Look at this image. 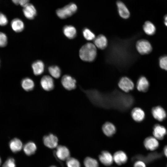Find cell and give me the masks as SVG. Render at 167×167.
Masks as SVG:
<instances>
[{
	"mask_svg": "<svg viewBox=\"0 0 167 167\" xmlns=\"http://www.w3.org/2000/svg\"><path fill=\"white\" fill-rule=\"evenodd\" d=\"M119 14L122 18L125 19L128 18L130 15V13L128 8L124 4L120 1L116 2Z\"/></svg>",
	"mask_w": 167,
	"mask_h": 167,
	"instance_id": "17",
	"label": "cell"
},
{
	"mask_svg": "<svg viewBox=\"0 0 167 167\" xmlns=\"http://www.w3.org/2000/svg\"><path fill=\"white\" fill-rule=\"evenodd\" d=\"M143 144L147 149L152 151L156 150L159 146L158 140L152 136L146 138L144 140Z\"/></svg>",
	"mask_w": 167,
	"mask_h": 167,
	"instance_id": "14",
	"label": "cell"
},
{
	"mask_svg": "<svg viewBox=\"0 0 167 167\" xmlns=\"http://www.w3.org/2000/svg\"><path fill=\"white\" fill-rule=\"evenodd\" d=\"M164 19L165 25L167 27V14L164 16Z\"/></svg>",
	"mask_w": 167,
	"mask_h": 167,
	"instance_id": "39",
	"label": "cell"
},
{
	"mask_svg": "<svg viewBox=\"0 0 167 167\" xmlns=\"http://www.w3.org/2000/svg\"><path fill=\"white\" fill-rule=\"evenodd\" d=\"M61 82L63 87L68 90L74 89L76 87V80L69 75H63L62 78Z\"/></svg>",
	"mask_w": 167,
	"mask_h": 167,
	"instance_id": "5",
	"label": "cell"
},
{
	"mask_svg": "<svg viewBox=\"0 0 167 167\" xmlns=\"http://www.w3.org/2000/svg\"><path fill=\"white\" fill-rule=\"evenodd\" d=\"M152 133L154 137L156 139L161 140L163 139L167 134V131L164 126L156 124L153 127Z\"/></svg>",
	"mask_w": 167,
	"mask_h": 167,
	"instance_id": "12",
	"label": "cell"
},
{
	"mask_svg": "<svg viewBox=\"0 0 167 167\" xmlns=\"http://www.w3.org/2000/svg\"><path fill=\"white\" fill-rule=\"evenodd\" d=\"M94 45L98 48L104 49L107 46L108 41L106 37L102 34L98 35L94 39Z\"/></svg>",
	"mask_w": 167,
	"mask_h": 167,
	"instance_id": "18",
	"label": "cell"
},
{
	"mask_svg": "<svg viewBox=\"0 0 167 167\" xmlns=\"http://www.w3.org/2000/svg\"><path fill=\"white\" fill-rule=\"evenodd\" d=\"M136 48L141 54L145 55L150 53L152 50V47L150 42L145 39H140L136 43Z\"/></svg>",
	"mask_w": 167,
	"mask_h": 167,
	"instance_id": "3",
	"label": "cell"
},
{
	"mask_svg": "<svg viewBox=\"0 0 167 167\" xmlns=\"http://www.w3.org/2000/svg\"><path fill=\"white\" fill-rule=\"evenodd\" d=\"M85 167H98L99 163L96 159L90 157H86L84 161Z\"/></svg>",
	"mask_w": 167,
	"mask_h": 167,
	"instance_id": "29",
	"label": "cell"
},
{
	"mask_svg": "<svg viewBox=\"0 0 167 167\" xmlns=\"http://www.w3.org/2000/svg\"><path fill=\"white\" fill-rule=\"evenodd\" d=\"M77 10L76 5L71 3L62 8L57 9L56 13L59 18L64 19L72 15L76 12Z\"/></svg>",
	"mask_w": 167,
	"mask_h": 167,
	"instance_id": "2",
	"label": "cell"
},
{
	"mask_svg": "<svg viewBox=\"0 0 167 167\" xmlns=\"http://www.w3.org/2000/svg\"><path fill=\"white\" fill-rule=\"evenodd\" d=\"M135 161L133 167H146V163L143 161L139 160Z\"/></svg>",
	"mask_w": 167,
	"mask_h": 167,
	"instance_id": "37",
	"label": "cell"
},
{
	"mask_svg": "<svg viewBox=\"0 0 167 167\" xmlns=\"http://www.w3.org/2000/svg\"><path fill=\"white\" fill-rule=\"evenodd\" d=\"M49 167H57L54 165H52L50 166Z\"/></svg>",
	"mask_w": 167,
	"mask_h": 167,
	"instance_id": "40",
	"label": "cell"
},
{
	"mask_svg": "<svg viewBox=\"0 0 167 167\" xmlns=\"http://www.w3.org/2000/svg\"><path fill=\"white\" fill-rule=\"evenodd\" d=\"M15 4L24 7L29 3V0H11Z\"/></svg>",
	"mask_w": 167,
	"mask_h": 167,
	"instance_id": "36",
	"label": "cell"
},
{
	"mask_svg": "<svg viewBox=\"0 0 167 167\" xmlns=\"http://www.w3.org/2000/svg\"><path fill=\"white\" fill-rule=\"evenodd\" d=\"M159 65L162 69L167 71V55L161 56L159 59Z\"/></svg>",
	"mask_w": 167,
	"mask_h": 167,
	"instance_id": "32",
	"label": "cell"
},
{
	"mask_svg": "<svg viewBox=\"0 0 167 167\" xmlns=\"http://www.w3.org/2000/svg\"><path fill=\"white\" fill-rule=\"evenodd\" d=\"M2 167H16L14 159L12 157L8 158L3 164Z\"/></svg>",
	"mask_w": 167,
	"mask_h": 167,
	"instance_id": "34",
	"label": "cell"
},
{
	"mask_svg": "<svg viewBox=\"0 0 167 167\" xmlns=\"http://www.w3.org/2000/svg\"></svg>",
	"mask_w": 167,
	"mask_h": 167,
	"instance_id": "42",
	"label": "cell"
},
{
	"mask_svg": "<svg viewBox=\"0 0 167 167\" xmlns=\"http://www.w3.org/2000/svg\"><path fill=\"white\" fill-rule=\"evenodd\" d=\"M7 43V38L6 34L3 32H0V47L6 46Z\"/></svg>",
	"mask_w": 167,
	"mask_h": 167,
	"instance_id": "33",
	"label": "cell"
},
{
	"mask_svg": "<svg viewBox=\"0 0 167 167\" xmlns=\"http://www.w3.org/2000/svg\"><path fill=\"white\" fill-rule=\"evenodd\" d=\"M162 156L161 154L153 152L148 154L147 156L138 154L134 156L132 158V160L135 161L137 160H141L145 163H149L154 160L160 158Z\"/></svg>",
	"mask_w": 167,
	"mask_h": 167,
	"instance_id": "4",
	"label": "cell"
},
{
	"mask_svg": "<svg viewBox=\"0 0 167 167\" xmlns=\"http://www.w3.org/2000/svg\"><path fill=\"white\" fill-rule=\"evenodd\" d=\"M163 152L167 158V145L165 146L164 147Z\"/></svg>",
	"mask_w": 167,
	"mask_h": 167,
	"instance_id": "38",
	"label": "cell"
},
{
	"mask_svg": "<svg viewBox=\"0 0 167 167\" xmlns=\"http://www.w3.org/2000/svg\"><path fill=\"white\" fill-rule=\"evenodd\" d=\"M8 23V19L6 16L3 13L0 12V25L5 26Z\"/></svg>",
	"mask_w": 167,
	"mask_h": 167,
	"instance_id": "35",
	"label": "cell"
},
{
	"mask_svg": "<svg viewBox=\"0 0 167 167\" xmlns=\"http://www.w3.org/2000/svg\"><path fill=\"white\" fill-rule=\"evenodd\" d=\"M43 141L45 145L49 148L53 149L58 146V138L53 134H50L44 136Z\"/></svg>",
	"mask_w": 167,
	"mask_h": 167,
	"instance_id": "7",
	"label": "cell"
},
{
	"mask_svg": "<svg viewBox=\"0 0 167 167\" xmlns=\"http://www.w3.org/2000/svg\"><path fill=\"white\" fill-rule=\"evenodd\" d=\"M113 157V161L118 165H122L126 163L128 159L126 153L121 150L115 152Z\"/></svg>",
	"mask_w": 167,
	"mask_h": 167,
	"instance_id": "15",
	"label": "cell"
},
{
	"mask_svg": "<svg viewBox=\"0 0 167 167\" xmlns=\"http://www.w3.org/2000/svg\"><path fill=\"white\" fill-rule=\"evenodd\" d=\"M131 115L135 121L139 122L144 119L145 114L144 111L141 109L136 107L134 108L132 110Z\"/></svg>",
	"mask_w": 167,
	"mask_h": 167,
	"instance_id": "20",
	"label": "cell"
},
{
	"mask_svg": "<svg viewBox=\"0 0 167 167\" xmlns=\"http://www.w3.org/2000/svg\"><path fill=\"white\" fill-rule=\"evenodd\" d=\"M67 167H81L80 163L76 159L73 157H69L66 161Z\"/></svg>",
	"mask_w": 167,
	"mask_h": 167,
	"instance_id": "31",
	"label": "cell"
},
{
	"mask_svg": "<svg viewBox=\"0 0 167 167\" xmlns=\"http://www.w3.org/2000/svg\"><path fill=\"white\" fill-rule=\"evenodd\" d=\"M11 26L13 30L16 32L22 31L24 28L23 22L20 19L16 18L12 20L11 23Z\"/></svg>",
	"mask_w": 167,
	"mask_h": 167,
	"instance_id": "21",
	"label": "cell"
},
{
	"mask_svg": "<svg viewBox=\"0 0 167 167\" xmlns=\"http://www.w3.org/2000/svg\"><path fill=\"white\" fill-rule=\"evenodd\" d=\"M149 86L148 81L144 76L140 77L138 79L136 84L137 89L140 92H146L148 90Z\"/></svg>",
	"mask_w": 167,
	"mask_h": 167,
	"instance_id": "16",
	"label": "cell"
},
{
	"mask_svg": "<svg viewBox=\"0 0 167 167\" xmlns=\"http://www.w3.org/2000/svg\"><path fill=\"white\" fill-rule=\"evenodd\" d=\"M22 88L26 91L32 90L34 88L35 84L33 80L28 77L23 79L21 82Z\"/></svg>",
	"mask_w": 167,
	"mask_h": 167,
	"instance_id": "26",
	"label": "cell"
},
{
	"mask_svg": "<svg viewBox=\"0 0 167 167\" xmlns=\"http://www.w3.org/2000/svg\"><path fill=\"white\" fill-rule=\"evenodd\" d=\"M102 130L106 135L108 137H111L115 133L116 128L112 123L107 122L103 125Z\"/></svg>",
	"mask_w": 167,
	"mask_h": 167,
	"instance_id": "22",
	"label": "cell"
},
{
	"mask_svg": "<svg viewBox=\"0 0 167 167\" xmlns=\"http://www.w3.org/2000/svg\"><path fill=\"white\" fill-rule=\"evenodd\" d=\"M9 146L11 150L13 152L16 153L21 150L23 147V144L19 139L15 138L10 142Z\"/></svg>",
	"mask_w": 167,
	"mask_h": 167,
	"instance_id": "24",
	"label": "cell"
},
{
	"mask_svg": "<svg viewBox=\"0 0 167 167\" xmlns=\"http://www.w3.org/2000/svg\"><path fill=\"white\" fill-rule=\"evenodd\" d=\"M55 154L58 159L63 161L66 160L70 156L69 149L66 146L62 145L57 146Z\"/></svg>",
	"mask_w": 167,
	"mask_h": 167,
	"instance_id": "8",
	"label": "cell"
},
{
	"mask_svg": "<svg viewBox=\"0 0 167 167\" xmlns=\"http://www.w3.org/2000/svg\"><path fill=\"white\" fill-rule=\"evenodd\" d=\"M32 67L34 74L36 75H41L45 70V65L41 60H38L34 62L32 65Z\"/></svg>",
	"mask_w": 167,
	"mask_h": 167,
	"instance_id": "19",
	"label": "cell"
},
{
	"mask_svg": "<svg viewBox=\"0 0 167 167\" xmlns=\"http://www.w3.org/2000/svg\"><path fill=\"white\" fill-rule=\"evenodd\" d=\"M100 162L104 165L109 166L111 165L113 162V156L107 151H103L98 156Z\"/></svg>",
	"mask_w": 167,
	"mask_h": 167,
	"instance_id": "11",
	"label": "cell"
},
{
	"mask_svg": "<svg viewBox=\"0 0 167 167\" xmlns=\"http://www.w3.org/2000/svg\"><path fill=\"white\" fill-rule=\"evenodd\" d=\"M63 32L65 36L69 39H74L77 35L76 28L71 25L65 26L63 28Z\"/></svg>",
	"mask_w": 167,
	"mask_h": 167,
	"instance_id": "23",
	"label": "cell"
},
{
	"mask_svg": "<svg viewBox=\"0 0 167 167\" xmlns=\"http://www.w3.org/2000/svg\"><path fill=\"white\" fill-rule=\"evenodd\" d=\"M24 152L27 156H30L34 154L37 149L35 143L32 141L27 143L23 148Z\"/></svg>",
	"mask_w": 167,
	"mask_h": 167,
	"instance_id": "25",
	"label": "cell"
},
{
	"mask_svg": "<svg viewBox=\"0 0 167 167\" xmlns=\"http://www.w3.org/2000/svg\"><path fill=\"white\" fill-rule=\"evenodd\" d=\"M97 55V50L95 45L91 43H88L80 48L79 56L83 61L92 62L95 59Z\"/></svg>",
	"mask_w": 167,
	"mask_h": 167,
	"instance_id": "1",
	"label": "cell"
},
{
	"mask_svg": "<svg viewBox=\"0 0 167 167\" xmlns=\"http://www.w3.org/2000/svg\"><path fill=\"white\" fill-rule=\"evenodd\" d=\"M23 12L25 17L30 20L34 19L37 15V11L35 6L29 3L23 7Z\"/></svg>",
	"mask_w": 167,
	"mask_h": 167,
	"instance_id": "13",
	"label": "cell"
},
{
	"mask_svg": "<svg viewBox=\"0 0 167 167\" xmlns=\"http://www.w3.org/2000/svg\"><path fill=\"white\" fill-rule=\"evenodd\" d=\"M83 36L84 38L88 41H92L95 38L94 34L89 29L84 28L82 32Z\"/></svg>",
	"mask_w": 167,
	"mask_h": 167,
	"instance_id": "30",
	"label": "cell"
},
{
	"mask_svg": "<svg viewBox=\"0 0 167 167\" xmlns=\"http://www.w3.org/2000/svg\"><path fill=\"white\" fill-rule=\"evenodd\" d=\"M49 73L53 77L58 79L60 76L61 71L60 68L57 66H51L48 68Z\"/></svg>",
	"mask_w": 167,
	"mask_h": 167,
	"instance_id": "28",
	"label": "cell"
},
{
	"mask_svg": "<svg viewBox=\"0 0 167 167\" xmlns=\"http://www.w3.org/2000/svg\"><path fill=\"white\" fill-rule=\"evenodd\" d=\"M118 85L121 89L125 92L132 90L134 87L133 81L127 77H122L119 81Z\"/></svg>",
	"mask_w": 167,
	"mask_h": 167,
	"instance_id": "6",
	"label": "cell"
},
{
	"mask_svg": "<svg viewBox=\"0 0 167 167\" xmlns=\"http://www.w3.org/2000/svg\"><path fill=\"white\" fill-rule=\"evenodd\" d=\"M143 29L145 33L148 35H153L156 32V28L154 25L150 21H147L145 22Z\"/></svg>",
	"mask_w": 167,
	"mask_h": 167,
	"instance_id": "27",
	"label": "cell"
},
{
	"mask_svg": "<svg viewBox=\"0 0 167 167\" xmlns=\"http://www.w3.org/2000/svg\"><path fill=\"white\" fill-rule=\"evenodd\" d=\"M152 113L154 118L160 122L163 121L166 117L165 111L160 106L153 107L152 109Z\"/></svg>",
	"mask_w": 167,
	"mask_h": 167,
	"instance_id": "10",
	"label": "cell"
},
{
	"mask_svg": "<svg viewBox=\"0 0 167 167\" xmlns=\"http://www.w3.org/2000/svg\"><path fill=\"white\" fill-rule=\"evenodd\" d=\"M40 84L42 89L47 91L52 90L54 87L53 79L50 76L48 75L43 76L40 81Z\"/></svg>",
	"mask_w": 167,
	"mask_h": 167,
	"instance_id": "9",
	"label": "cell"
},
{
	"mask_svg": "<svg viewBox=\"0 0 167 167\" xmlns=\"http://www.w3.org/2000/svg\"><path fill=\"white\" fill-rule=\"evenodd\" d=\"M1 164V158L0 157V165Z\"/></svg>",
	"mask_w": 167,
	"mask_h": 167,
	"instance_id": "41",
	"label": "cell"
}]
</instances>
